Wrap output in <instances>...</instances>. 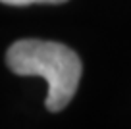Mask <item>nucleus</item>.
Masks as SVG:
<instances>
[{
	"mask_svg": "<svg viewBox=\"0 0 131 129\" xmlns=\"http://www.w3.org/2000/svg\"><path fill=\"white\" fill-rule=\"evenodd\" d=\"M6 62L17 75H39L48 83L46 108L50 112H60L71 102L83 71L77 54L52 40H17L10 46Z\"/></svg>",
	"mask_w": 131,
	"mask_h": 129,
	"instance_id": "f257e3e1",
	"label": "nucleus"
},
{
	"mask_svg": "<svg viewBox=\"0 0 131 129\" xmlns=\"http://www.w3.org/2000/svg\"><path fill=\"white\" fill-rule=\"evenodd\" d=\"M0 2L8 6H29V4H62L68 0H0Z\"/></svg>",
	"mask_w": 131,
	"mask_h": 129,
	"instance_id": "f03ea898",
	"label": "nucleus"
}]
</instances>
